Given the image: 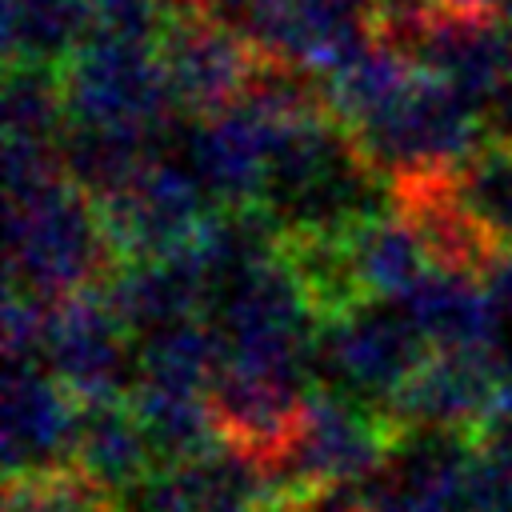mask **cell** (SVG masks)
Instances as JSON below:
<instances>
[{
    "mask_svg": "<svg viewBox=\"0 0 512 512\" xmlns=\"http://www.w3.org/2000/svg\"><path fill=\"white\" fill-rule=\"evenodd\" d=\"M116 264L96 200L72 180L8 200V284L60 304L100 288Z\"/></svg>",
    "mask_w": 512,
    "mask_h": 512,
    "instance_id": "cell-1",
    "label": "cell"
},
{
    "mask_svg": "<svg viewBox=\"0 0 512 512\" xmlns=\"http://www.w3.org/2000/svg\"><path fill=\"white\" fill-rule=\"evenodd\" d=\"M484 136V112L424 68L392 108L352 132L364 164L392 188L456 172Z\"/></svg>",
    "mask_w": 512,
    "mask_h": 512,
    "instance_id": "cell-2",
    "label": "cell"
},
{
    "mask_svg": "<svg viewBox=\"0 0 512 512\" xmlns=\"http://www.w3.org/2000/svg\"><path fill=\"white\" fill-rule=\"evenodd\" d=\"M60 76L68 124H124L156 136L180 108L156 40L96 32L60 64Z\"/></svg>",
    "mask_w": 512,
    "mask_h": 512,
    "instance_id": "cell-3",
    "label": "cell"
},
{
    "mask_svg": "<svg viewBox=\"0 0 512 512\" xmlns=\"http://www.w3.org/2000/svg\"><path fill=\"white\" fill-rule=\"evenodd\" d=\"M428 348L432 344L416 332L400 304L388 308V300H360L320 320L312 368L320 372V384L384 408L424 364Z\"/></svg>",
    "mask_w": 512,
    "mask_h": 512,
    "instance_id": "cell-4",
    "label": "cell"
},
{
    "mask_svg": "<svg viewBox=\"0 0 512 512\" xmlns=\"http://www.w3.org/2000/svg\"><path fill=\"white\" fill-rule=\"evenodd\" d=\"M156 52L184 112H216L240 100L264 52L204 0H168Z\"/></svg>",
    "mask_w": 512,
    "mask_h": 512,
    "instance_id": "cell-5",
    "label": "cell"
},
{
    "mask_svg": "<svg viewBox=\"0 0 512 512\" xmlns=\"http://www.w3.org/2000/svg\"><path fill=\"white\" fill-rule=\"evenodd\" d=\"M96 208L116 260H148L192 248L216 204L192 164L152 156L120 192L96 200Z\"/></svg>",
    "mask_w": 512,
    "mask_h": 512,
    "instance_id": "cell-6",
    "label": "cell"
},
{
    "mask_svg": "<svg viewBox=\"0 0 512 512\" xmlns=\"http://www.w3.org/2000/svg\"><path fill=\"white\" fill-rule=\"evenodd\" d=\"M128 336L132 328L112 312L104 292L92 288L52 308L44 364L80 404L120 400L136 388V352Z\"/></svg>",
    "mask_w": 512,
    "mask_h": 512,
    "instance_id": "cell-7",
    "label": "cell"
},
{
    "mask_svg": "<svg viewBox=\"0 0 512 512\" xmlns=\"http://www.w3.org/2000/svg\"><path fill=\"white\" fill-rule=\"evenodd\" d=\"M244 36L276 60L316 76L344 68L376 36V0H268L244 12Z\"/></svg>",
    "mask_w": 512,
    "mask_h": 512,
    "instance_id": "cell-8",
    "label": "cell"
},
{
    "mask_svg": "<svg viewBox=\"0 0 512 512\" xmlns=\"http://www.w3.org/2000/svg\"><path fill=\"white\" fill-rule=\"evenodd\" d=\"M404 52L416 68L448 80L480 112H488L512 80V24L500 16V8L472 12L436 4Z\"/></svg>",
    "mask_w": 512,
    "mask_h": 512,
    "instance_id": "cell-9",
    "label": "cell"
},
{
    "mask_svg": "<svg viewBox=\"0 0 512 512\" xmlns=\"http://www.w3.org/2000/svg\"><path fill=\"white\" fill-rule=\"evenodd\" d=\"M500 400L496 352H440L400 384L384 404L392 424L404 432H460L476 436Z\"/></svg>",
    "mask_w": 512,
    "mask_h": 512,
    "instance_id": "cell-10",
    "label": "cell"
},
{
    "mask_svg": "<svg viewBox=\"0 0 512 512\" xmlns=\"http://www.w3.org/2000/svg\"><path fill=\"white\" fill-rule=\"evenodd\" d=\"M276 124L280 120H272L264 108H256L244 96L216 112H204V120L188 132V164L208 188L212 204L224 208L264 204Z\"/></svg>",
    "mask_w": 512,
    "mask_h": 512,
    "instance_id": "cell-11",
    "label": "cell"
},
{
    "mask_svg": "<svg viewBox=\"0 0 512 512\" xmlns=\"http://www.w3.org/2000/svg\"><path fill=\"white\" fill-rule=\"evenodd\" d=\"M80 400L40 364H8L0 404V448L8 476L72 460Z\"/></svg>",
    "mask_w": 512,
    "mask_h": 512,
    "instance_id": "cell-12",
    "label": "cell"
},
{
    "mask_svg": "<svg viewBox=\"0 0 512 512\" xmlns=\"http://www.w3.org/2000/svg\"><path fill=\"white\" fill-rule=\"evenodd\" d=\"M308 388L312 384L304 380L272 376V372H256L224 360L208 384V400L216 408L224 444L240 448L260 464L280 460L300 428V408Z\"/></svg>",
    "mask_w": 512,
    "mask_h": 512,
    "instance_id": "cell-13",
    "label": "cell"
},
{
    "mask_svg": "<svg viewBox=\"0 0 512 512\" xmlns=\"http://www.w3.org/2000/svg\"><path fill=\"white\" fill-rule=\"evenodd\" d=\"M100 292L112 304V312L144 336L152 328L204 316L216 300V280L204 268V260L192 248H184L148 260H120L112 276L100 284Z\"/></svg>",
    "mask_w": 512,
    "mask_h": 512,
    "instance_id": "cell-14",
    "label": "cell"
},
{
    "mask_svg": "<svg viewBox=\"0 0 512 512\" xmlns=\"http://www.w3.org/2000/svg\"><path fill=\"white\" fill-rule=\"evenodd\" d=\"M396 304L440 352H496L504 324L476 272L432 264Z\"/></svg>",
    "mask_w": 512,
    "mask_h": 512,
    "instance_id": "cell-15",
    "label": "cell"
},
{
    "mask_svg": "<svg viewBox=\"0 0 512 512\" xmlns=\"http://www.w3.org/2000/svg\"><path fill=\"white\" fill-rule=\"evenodd\" d=\"M72 464L112 496H124L156 468V452L128 396L80 404Z\"/></svg>",
    "mask_w": 512,
    "mask_h": 512,
    "instance_id": "cell-16",
    "label": "cell"
},
{
    "mask_svg": "<svg viewBox=\"0 0 512 512\" xmlns=\"http://www.w3.org/2000/svg\"><path fill=\"white\" fill-rule=\"evenodd\" d=\"M340 244L360 300H400L432 268L428 244L396 204L348 228Z\"/></svg>",
    "mask_w": 512,
    "mask_h": 512,
    "instance_id": "cell-17",
    "label": "cell"
},
{
    "mask_svg": "<svg viewBox=\"0 0 512 512\" xmlns=\"http://www.w3.org/2000/svg\"><path fill=\"white\" fill-rule=\"evenodd\" d=\"M416 64L408 60V52H400L392 40L376 36L360 56H352L344 68L320 76L324 88V108L348 128L356 132L360 124L376 120L384 108H392L408 84L416 80Z\"/></svg>",
    "mask_w": 512,
    "mask_h": 512,
    "instance_id": "cell-18",
    "label": "cell"
},
{
    "mask_svg": "<svg viewBox=\"0 0 512 512\" xmlns=\"http://www.w3.org/2000/svg\"><path fill=\"white\" fill-rule=\"evenodd\" d=\"M128 400H132L160 464H184V460L208 456L224 444V432H220L208 392L136 384L128 392Z\"/></svg>",
    "mask_w": 512,
    "mask_h": 512,
    "instance_id": "cell-19",
    "label": "cell"
},
{
    "mask_svg": "<svg viewBox=\"0 0 512 512\" xmlns=\"http://www.w3.org/2000/svg\"><path fill=\"white\" fill-rule=\"evenodd\" d=\"M148 148H152V132L124 124H68L60 132L64 176L92 200L120 192L152 160Z\"/></svg>",
    "mask_w": 512,
    "mask_h": 512,
    "instance_id": "cell-20",
    "label": "cell"
},
{
    "mask_svg": "<svg viewBox=\"0 0 512 512\" xmlns=\"http://www.w3.org/2000/svg\"><path fill=\"white\" fill-rule=\"evenodd\" d=\"M220 364H224V340L216 324H204L200 316H192V320H176V324H164L140 336L136 384L208 392Z\"/></svg>",
    "mask_w": 512,
    "mask_h": 512,
    "instance_id": "cell-21",
    "label": "cell"
},
{
    "mask_svg": "<svg viewBox=\"0 0 512 512\" xmlns=\"http://www.w3.org/2000/svg\"><path fill=\"white\" fill-rule=\"evenodd\" d=\"M92 24L84 0H4V52L60 68L92 36Z\"/></svg>",
    "mask_w": 512,
    "mask_h": 512,
    "instance_id": "cell-22",
    "label": "cell"
},
{
    "mask_svg": "<svg viewBox=\"0 0 512 512\" xmlns=\"http://www.w3.org/2000/svg\"><path fill=\"white\" fill-rule=\"evenodd\" d=\"M452 188L496 248H512V140L484 136L452 172Z\"/></svg>",
    "mask_w": 512,
    "mask_h": 512,
    "instance_id": "cell-23",
    "label": "cell"
},
{
    "mask_svg": "<svg viewBox=\"0 0 512 512\" xmlns=\"http://www.w3.org/2000/svg\"><path fill=\"white\" fill-rule=\"evenodd\" d=\"M64 128H68V100H64L60 68L8 60L4 140H60Z\"/></svg>",
    "mask_w": 512,
    "mask_h": 512,
    "instance_id": "cell-24",
    "label": "cell"
},
{
    "mask_svg": "<svg viewBox=\"0 0 512 512\" xmlns=\"http://www.w3.org/2000/svg\"><path fill=\"white\" fill-rule=\"evenodd\" d=\"M52 308L56 304H48L44 296L8 284L4 312H0V340H4L8 364H36L44 356L48 328H52Z\"/></svg>",
    "mask_w": 512,
    "mask_h": 512,
    "instance_id": "cell-25",
    "label": "cell"
},
{
    "mask_svg": "<svg viewBox=\"0 0 512 512\" xmlns=\"http://www.w3.org/2000/svg\"><path fill=\"white\" fill-rule=\"evenodd\" d=\"M96 32H116L132 40H156L168 16V0H84Z\"/></svg>",
    "mask_w": 512,
    "mask_h": 512,
    "instance_id": "cell-26",
    "label": "cell"
},
{
    "mask_svg": "<svg viewBox=\"0 0 512 512\" xmlns=\"http://www.w3.org/2000/svg\"><path fill=\"white\" fill-rule=\"evenodd\" d=\"M468 512H512V472L488 460L480 448L468 464Z\"/></svg>",
    "mask_w": 512,
    "mask_h": 512,
    "instance_id": "cell-27",
    "label": "cell"
},
{
    "mask_svg": "<svg viewBox=\"0 0 512 512\" xmlns=\"http://www.w3.org/2000/svg\"><path fill=\"white\" fill-rule=\"evenodd\" d=\"M476 440V448L488 456V460H496L500 468H508L512 472V400H496V408L488 412V420L480 424V432L472 436Z\"/></svg>",
    "mask_w": 512,
    "mask_h": 512,
    "instance_id": "cell-28",
    "label": "cell"
},
{
    "mask_svg": "<svg viewBox=\"0 0 512 512\" xmlns=\"http://www.w3.org/2000/svg\"><path fill=\"white\" fill-rule=\"evenodd\" d=\"M480 284L500 316V324H512V248H496L484 268H480Z\"/></svg>",
    "mask_w": 512,
    "mask_h": 512,
    "instance_id": "cell-29",
    "label": "cell"
},
{
    "mask_svg": "<svg viewBox=\"0 0 512 512\" xmlns=\"http://www.w3.org/2000/svg\"><path fill=\"white\" fill-rule=\"evenodd\" d=\"M484 124H488V136H504L512 140V80L504 84V92L492 100V108L484 112Z\"/></svg>",
    "mask_w": 512,
    "mask_h": 512,
    "instance_id": "cell-30",
    "label": "cell"
},
{
    "mask_svg": "<svg viewBox=\"0 0 512 512\" xmlns=\"http://www.w3.org/2000/svg\"><path fill=\"white\" fill-rule=\"evenodd\" d=\"M208 512H272V508L260 504V500H220V504H212Z\"/></svg>",
    "mask_w": 512,
    "mask_h": 512,
    "instance_id": "cell-31",
    "label": "cell"
},
{
    "mask_svg": "<svg viewBox=\"0 0 512 512\" xmlns=\"http://www.w3.org/2000/svg\"><path fill=\"white\" fill-rule=\"evenodd\" d=\"M500 396L512 400V352L500 356Z\"/></svg>",
    "mask_w": 512,
    "mask_h": 512,
    "instance_id": "cell-32",
    "label": "cell"
},
{
    "mask_svg": "<svg viewBox=\"0 0 512 512\" xmlns=\"http://www.w3.org/2000/svg\"><path fill=\"white\" fill-rule=\"evenodd\" d=\"M496 8H500V16H504V20H508V24H512V0H500V4H496Z\"/></svg>",
    "mask_w": 512,
    "mask_h": 512,
    "instance_id": "cell-33",
    "label": "cell"
}]
</instances>
